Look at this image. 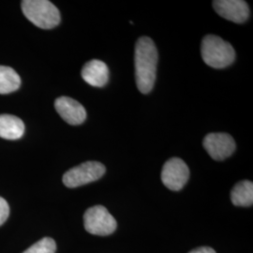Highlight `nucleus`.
I'll use <instances>...</instances> for the list:
<instances>
[{"label":"nucleus","instance_id":"obj_8","mask_svg":"<svg viewBox=\"0 0 253 253\" xmlns=\"http://www.w3.org/2000/svg\"><path fill=\"white\" fill-rule=\"evenodd\" d=\"M213 7L219 16L236 24L245 23L250 17V7L243 0H216Z\"/></svg>","mask_w":253,"mask_h":253},{"label":"nucleus","instance_id":"obj_5","mask_svg":"<svg viewBox=\"0 0 253 253\" xmlns=\"http://www.w3.org/2000/svg\"><path fill=\"white\" fill-rule=\"evenodd\" d=\"M84 226L91 235L105 236L116 231L117 220L104 207L95 206L85 211Z\"/></svg>","mask_w":253,"mask_h":253},{"label":"nucleus","instance_id":"obj_4","mask_svg":"<svg viewBox=\"0 0 253 253\" xmlns=\"http://www.w3.org/2000/svg\"><path fill=\"white\" fill-rule=\"evenodd\" d=\"M106 172L102 163L86 162L73 167L63 175L64 185L68 188H78L91 182L99 180Z\"/></svg>","mask_w":253,"mask_h":253},{"label":"nucleus","instance_id":"obj_1","mask_svg":"<svg viewBox=\"0 0 253 253\" xmlns=\"http://www.w3.org/2000/svg\"><path fill=\"white\" fill-rule=\"evenodd\" d=\"M158 60V50L153 41L148 37L140 38L136 42L134 61L136 84L143 94H147L153 89Z\"/></svg>","mask_w":253,"mask_h":253},{"label":"nucleus","instance_id":"obj_15","mask_svg":"<svg viewBox=\"0 0 253 253\" xmlns=\"http://www.w3.org/2000/svg\"><path fill=\"white\" fill-rule=\"evenodd\" d=\"M9 215V207L7 201L0 197V226L3 225L8 219Z\"/></svg>","mask_w":253,"mask_h":253},{"label":"nucleus","instance_id":"obj_6","mask_svg":"<svg viewBox=\"0 0 253 253\" xmlns=\"http://www.w3.org/2000/svg\"><path fill=\"white\" fill-rule=\"evenodd\" d=\"M190 178L188 165L179 158H172L163 165L162 181L169 190L178 191L187 184Z\"/></svg>","mask_w":253,"mask_h":253},{"label":"nucleus","instance_id":"obj_10","mask_svg":"<svg viewBox=\"0 0 253 253\" xmlns=\"http://www.w3.org/2000/svg\"><path fill=\"white\" fill-rule=\"evenodd\" d=\"M81 74L84 82L94 87H103L108 84V67L99 59H93L84 64Z\"/></svg>","mask_w":253,"mask_h":253},{"label":"nucleus","instance_id":"obj_7","mask_svg":"<svg viewBox=\"0 0 253 253\" xmlns=\"http://www.w3.org/2000/svg\"><path fill=\"white\" fill-rule=\"evenodd\" d=\"M203 145L209 156L215 161H223L235 151L234 138L224 132L209 133L205 137Z\"/></svg>","mask_w":253,"mask_h":253},{"label":"nucleus","instance_id":"obj_9","mask_svg":"<svg viewBox=\"0 0 253 253\" xmlns=\"http://www.w3.org/2000/svg\"><path fill=\"white\" fill-rule=\"evenodd\" d=\"M58 115L70 125H81L86 119V111L77 100L70 97H60L54 101Z\"/></svg>","mask_w":253,"mask_h":253},{"label":"nucleus","instance_id":"obj_16","mask_svg":"<svg viewBox=\"0 0 253 253\" xmlns=\"http://www.w3.org/2000/svg\"><path fill=\"white\" fill-rule=\"evenodd\" d=\"M189 253H216V252L212 249V248H208V247H202V248H198L195 249L193 251H191Z\"/></svg>","mask_w":253,"mask_h":253},{"label":"nucleus","instance_id":"obj_14","mask_svg":"<svg viewBox=\"0 0 253 253\" xmlns=\"http://www.w3.org/2000/svg\"><path fill=\"white\" fill-rule=\"evenodd\" d=\"M56 244L53 238L44 237L22 253H54Z\"/></svg>","mask_w":253,"mask_h":253},{"label":"nucleus","instance_id":"obj_2","mask_svg":"<svg viewBox=\"0 0 253 253\" xmlns=\"http://www.w3.org/2000/svg\"><path fill=\"white\" fill-rule=\"evenodd\" d=\"M201 54L204 62L214 69H224L235 59L234 47L216 35H208L203 39Z\"/></svg>","mask_w":253,"mask_h":253},{"label":"nucleus","instance_id":"obj_13","mask_svg":"<svg viewBox=\"0 0 253 253\" xmlns=\"http://www.w3.org/2000/svg\"><path fill=\"white\" fill-rule=\"evenodd\" d=\"M21 85V78L13 69L0 66V94H9L17 90Z\"/></svg>","mask_w":253,"mask_h":253},{"label":"nucleus","instance_id":"obj_3","mask_svg":"<svg viewBox=\"0 0 253 253\" xmlns=\"http://www.w3.org/2000/svg\"><path fill=\"white\" fill-rule=\"evenodd\" d=\"M22 10L32 24L42 29H52L60 23V12L54 4L47 0H24Z\"/></svg>","mask_w":253,"mask_h":253},{"label":"nucleus","instance_id":"obj_11","mask_svg":"<svg viewBox=\"0 0 253 253\" xmlns=\"http://www.w3.org/2000/svg\"><path fill=\"white\" fill-rule=\"evenodd\" d=\"M24 122L11 115H0V137L6 140H17L24 135Z\"/></svg>","mask_w":253,"mask_h":253},{"label":"nucleus","instance_id":"obj_12","mask_svg":"<svg viewBox=\"0 0 253 253\" xmlns=\"http://www.w3.org/2000/svg\"><path fill=\"white\" fill-rule=\"evenodd\" d=\"M232 203L236 207H252L253 204V184L244 180L237 183L231 192Z\"/></svg>","mask_w":253,"mask_h":253}]
</instances>
